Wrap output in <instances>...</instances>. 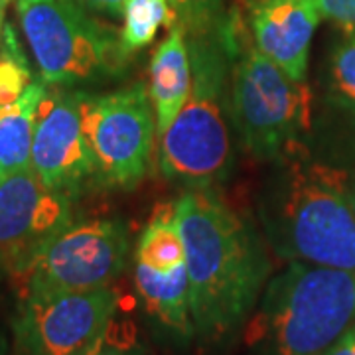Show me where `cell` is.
<instances>
[{
  "mask_svg": "<svg viewBox=\"0 0 355 355\" xmlns=\"http://www.w3.org/2000/svg\"><path fill=\"white\" fill-rule=\"evenodd\" d=\"M135 286L146 310L162 326L190 338L193 324L190 314L188 266L180 265L168 272H160L135 261Z\"/></svg>",
  "mask_w": 355,
  "mask_h": 355,
  "instance_id": "5bb4252c",
  "label": "cell"
},
{
  "mask_svg": "<svg viewBox=\"0 0 355 355\" xmlns=\"http://www.w3.org/2000/svg\"><path fill=\"white\" fill-rule=\"evenodd\" d=\"M349 200H352V207H354L355 211V182L349 184Z\"/></svg>",
  "mask_w": 355,
  "mask_h": 355,
  "instance_id": "d4e9b609",
  "label": "cell"
},
{
  "mask_svg": "<svg viewBox=\"0 0 355 355\" xmlns=\"http://www.w3.org/2000/svg\"><path fill=\"white\" fill-rule=\"evenodd\" d=\"M81 355H144L137 347H128V345H119L107 340V331L103 334L97 342L93 343L89 349H85Z\"/></svg>",
  "mask_w": 355,
  "mask_h": 355,
  "instance_id": "7402d4cb",
  "label": "cell"
},
{
  "mask_svg": "<svg viewBox=\"0 0 355 355\" xmlns=\"http://www.w3.org/2000/svg\"><path fill=\"white\" fill-rule=\"evenodd\" d=\"M172 26H182L186 38L219 32L227 22L225 0H168Z\"/></svg>",
  "mask_w": 355,
  "mask_h": 355,
  "instance_id": "d6986e66",
  "label": "cell"
},
{
  "mask_svg": "<svg viewBox=\"0 0 355 355\" xmlns=\"http://www.w3.org/2000/svg\"><path fill=\"white\" fill-rule=\"evenodd\" d=\"M191 62L190 95L160 137V174L188 190H214L233 170L231 53L225 26L207 36L186 38Z\"/></svg>",
  "mask_w": 355,
  "mask_h": 355,
  "instance_id": "3957f363",
  "label": "cell"
},
{
  "mask_svg": "<svg viewBox=\"0 0 355 355\" xmlns=\"http://www.w3.org/2000/svg\"><path fill=\"white\" fill-rule=\"evenodd\" d=\"M128 251L130 235L123 221H71L34 254L18 279L24 296L95 291L121 277Z\"/></svg>",
  "mask_w": 355,
  "mask_h": 355,
  "instance_id": "ba28073f",
  "label": "cell"
},
{
  "mask_svg": "<svg viewBox=\"0 0 355 355\" xmlns=\"http://www.w3.org/2000/svg\"><path fill=\"white\" fill-rule=\"evenodd\" d=\"M135 261L160 272L186 265V249L176 223V203H168L154 211L140 235Z\"/></svg>",
  "mask_w": 355,
  "mask_h": 355,
  "instance_id": "2e32d148",
  "label": "cell"
},
{
  "mask_svg": "<svg viewBox=\"0 0 355 355\" xmlns=\"http://www.w3.org/2000/svg\"><path fill=\"white\" fill-rule=\"evenodd\" d=\"M328 355H355V326L331 347Z\"/></svg>",
  "mask_w": 355,
  "mask_h": 355,
  "instance_id": "cb8c5ba5",
  "label": "cell"
},
{
  "mask_svg": "<svg viewBox=\"0 0 355 355\" xmlns=\"http://www.w3.org/2000/svg\"><path fill=\"white\" fill-rule=\"evenodd\" d=\"M6 4H8V0H0V12H2L4 8H6Z\"/></svg>",
  "mask_w": 355,
  "mask_h": 355,
  "instance_id": "4316f807",
  "label": "cell"
},
{
  "mask_svg": "<svg viewBox=\"0 0 355 355\" xmlns=\"http://www.w3.org/2000/svg\"><path fill=\"white\" fill-rule=\"evenodd\" d=\"M259 193L266 245L288 263L355 272V211L349 178L306 153L275 162Z\"/></svg>",
  "mask_w": 355,
  "mask_h": 355,
  "instance_id": "7a4b0ae2",
  "label": "cell"
},
{
  "mask_svg": "<svg viewBox=\"0 0 355 355\" xmlns=\"http://www.w3.org/2000/svg\"><path fill=\"white\" fill-rule=\"evenodd\" d=\"M225 40L231 53V111L243 146L265 162L304 153L312 130V91L261 53L239 14L229 10Z\"/></svg>",
  "mask_w": 355,
  "mask_h": 355,
  "instance_id": "5b68a950",
  "label": "cell"
},
{
  "mask_svg": "<svg viewBox=\"0 0 355 355\" xmlns=\"http://www.w3.org/2000/svg\"><path fill=\"white\" fill-rule=\"evenodd\" d=\"M46 91L42 79L32 81L16 101L0 107V180L30 166L36 116Z\"/></svg>",
  "mask_w": 355,
  "mask_h": 355,
  "instance_id": "9a60e30c",
  "label": "cell"
},
{
  "mask_svg": "<svg viewBox=\"0 0 355 355\" xmlns=\"http://www.w3.org/2000/svg\"><path fill=\"white\" fill-rule=\"evenodd\" d=\"M26 53L10 24L2 26L0 38V107L14 103L32 83Z\"/></svg>",
  "mask_w": 355,
  "mask_h": 355,
  "instance_id": "ac0fdd59",
  "label": "cell"
},
{
  "mask_svg": "<svg viewBox=\"0 0 355 355\" xmlns=\"http://www.w3.org/2000/svg\"><path fill=\"white\" fill-rule=\"evenodd\" d=\"M0 355H4V349H2V345H0Z\"/></svg>",
  "mask_w": 355,
  "mask_h": 355,
  "instance_id": "83f0119b",
  "label": "cell"
},
{
  "mask_svg": "<svg viewBox=\"0 0 355 355\" xmlns=\"http://www.w3.org/2000/svg\"><path fill=\"white\" fill-rule=\"evenodd\" d=\"M16 12L46 85L97 83L127 71L121 34L77 0H16Z\"/></svg>",
  "mask_w": 355,
  "mask_h": 355,
  "instance_id": "8992f818",
  "label": "cell"
},
{
  "mask_svg": "<svg viewBox=\"0 0 355 355\" xmlns=\"http://www.w3.org/2000/svg\"><path fill=\"white\" fill-rule=\"evenodd\" d=\"M8 2H10V0H8Z\"/></svg>",
  "mask_w": 355,
  "mask_h": 355,
  "instance_id": "f1b7e54d",
  "label": "cell"
},
{
  "mask_svg": "<svg viewBox=\"0 0 355 355\" xmlns=\"http://www.w3.org/2000/svg\"><path fill=\"white\" fill-rule=\"evenodd\" d=\"M322 18L336 24L345 38H355V0H316Z\"/></svg>",
  "mask_w": 355,
  "mask_h": 355,
  "instance_id": "44dd1931",
  "label": "cell"
},
{
  "mask_svg": "<svg viewBox=\"0 0 355 355\" xmlns=\"http://www.w3.org/2000/svg\"><path fill=\"white\" fill-rule=\"evenodd\" d=\"M83 130L95 162V180L130 190L153 162L156 119L144 83L105 95L79 91Z\"/></svg>",
  "mask_w": 355,
  "mask_h": 355,
  "instance_id": "52a82bcc",
  "label": "cell"
},
{
  "mask_svg": "<svg viewBox=\"0 0 355 355\" xmlns=\"http://www.w3.org/2000/svg\"><path fill=\"white\" fill-rule=\"evenodd\" d=\"M239 14L261 53L296 81H306L310 44L322 14L316 0H239Z\"/></svg>",
  "mask_w": 355,
  "mask_h": 355,
  "instance_id": "7c38bea8",
  "label": "cell"
},
{
  "mask_svg": "<svg viewBox=\"0 0 355 355\" xmlns=\"http://www.w3.org/2000/svg\"><path fill=\"white\" fill-rule=\"evenodd\" d=\"M77 2L83 4L91 12L109 14V16H121L127 4V0H77Z\"/></svg>",
  "mask_w": 355,
  "mask_h": 355,
  "instance_id": "603a6c76",
  "label": "cell"
},
{
  "mask_svg": "<svg viewBox=\"0 0 355 355\" xmlns=\"http://www.w3.org/2000/svg\"><path fill=\"white\" fill-rule=\"evenodd\" d=\"M125 26L121 30V42L127 53L146 48L158 34L160 26H172V10L168 0H127Z\"/></svg>",
  "mask_w": 355,
  "mask_h": 355,
  "instance_id": "e0dca14e",
  "label": "cell"
},
{
  "mask_svg": "<svg viewBox=\"0 0 355 355\" xmlns=\"http://www.w3.org/2000/svg\"><path fill=\"white\" fill-rule=\"evenodd\" d=\"M355 326V272L288 263L247 322L259 355H328Z\"/></svg>",
  "mask_w": 355,
  "mask_h": 355,
  "instance_id": "277c9868",
  "label": "cell"
},
{
  "mask_svg": "<svg viewBox=\"0 0 355 355\" xmlns=\"http://www.w3.org/2000/svg\"><path fill=\"white\" fill-rule=\"evenodd\" d=\"M30 166L48 188L67 196H76L89 180H95L79 91H46L36 116Z\"/></svg>",
  "mask_w": 355,
  "mask_h": 355,
  "instance_id": "8fae6325",
  "label": "cell"
},
{
  "mask_svg": "<svg viewBox=\"0 0 355 355\" xmlns=\"http://www.w3.org/2000/svg\"><path fill=\"white\" fill-rule=\"evenodd\" d=\"M2 26H4V10L0 12V38H2Z\"/></svg>",
  "mask_w": 355,
  "mask_h": 355,
  "instance_id": "484cf974",
  "label": "cell"
},
{
  "mask_svg": "<svg viewBox=\"0 0 355 355\" xmlns=\"http://www.w3.org/2000/svg\"><path fill=\"white\" fill-rule=\"evenodd\" d=\"M119 308L111 286L24 296L14 320L22 355H81L109 330Z\"/></svg>",
  "mask_w": 355,
  "mask_h": 355,
  "instance_id": "9c48e42d",
  "label": "cell"
},
{
  "mask_svg": "<svg viewBox=\"0 0 355 355\" xmlns=\"http://www.w3.org/2000/svg\"><path fill=\"white\" fill-rule=\"evenodd\" d=\"M148 73H150L148 95L156 119V137L160 139L190 95V50L182 26L174 24L168 28V36L154 50Z\"/></svg>",
  "mask_w": 355,
  "mask_h": 355,
  "instance_id": "4fadbf2b",
  "label": "cell"
},
{
  "mask_svg": "<svg viewBox=\"0 0 355 355\" xmlns=\"http://www.w3.org/2000/svg\"><path fill=\"white\" fill-rule=\"evenodd\" d=\"M71 223V196L48 188L32 166L0 180V266L18 277Z\"/></svg>",
  "mask_w": 355,
  "mask_h": 355,
  "instance_id": "30bf717a",
  "label": "cell"
},
{
  "mask_svg": "<svg viewBox=\"0 0 355 355\" xmlns=\"http://www.w3.org/2000/svg\"><path fill=\"white\" fill-rule=\"evenodd\" d=\"M328 93L331 101L355 119V38H345L331 53Z\"/></svg>",
  "mask_w": 355,
  "mask_h": 355,
  "instance_id": "ffe728a7",
  "label": "cell"
},
{
  "mask_svg": "<svg viewBox=\"0 0 355 355\" xmlns=\"http://www.w3.org/2000/svg\"><path fill=\"white\" fill-rule=\"evenodd\" d=\"M186 249L190 314L202 342L219 343L243 328L270 277L266 241L214 190H188L176 202Z\"/></svg>",
  "mask_w": 355,
  "mask_h": 355,
  "instance_id": "6da1fadb",
  "label": "cell"
}]
</instances>
